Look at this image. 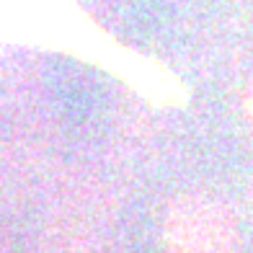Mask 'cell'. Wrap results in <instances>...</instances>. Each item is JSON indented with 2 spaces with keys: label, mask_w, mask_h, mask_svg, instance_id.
<instances>
[{
  "label": "cell",
  "mask_w": 253,
  "mask_h": 253,
  "mask_svg": "<svg viewBox=\"0 0 253 253\" xmlns=\"http://www.w3.org/2000/svg\"><path fill=\"white\" fill-rule=\"evenodd\" d=\"M166 240L170 253H230L235 240L233 220L220 202L183 197L168 212Z\"/></svg>",
  "instance_id": "6da1fadb"
},
{
  "label": "cell",
  "mask_w": 253,
  "mask_h": 253,
  "mask_svg": "<svg viewBox=\"0 0 253 253\" xmlns=\"http://www.w3.org/2000/svg\"><path fill=\"white\" fill-rule=\"evenodd\" d=\"M246 114H251V119H253V96L246 101Z\"/></svg>",
  "instance_id": "7a4b0ae2"
}]
</instances>
